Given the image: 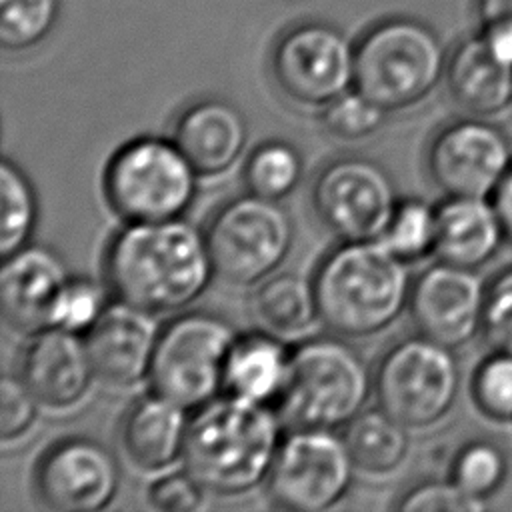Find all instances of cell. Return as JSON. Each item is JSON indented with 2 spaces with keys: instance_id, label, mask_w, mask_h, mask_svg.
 <instances>
[{
  "instance_id": "1",
  "label": "cell",
  "mask_w": 512,
  "mask_h": 512,
  "mask_svg": "<svg viewBox=\"0 0 512 512\" xmlns=\"http://www.w3.org/2000/svg\"><path fill=\"white\" fill-rule=\"evenodd\" d=\"M212 274L206 234L180 218L128 222L106 254V278L114 296L152 314L192 304L208 288Z\"/></svg>"
},
{
  "instance_id": "2",
  "label": "cell",
  "mask_w": 512,
  "mask_h": 512,
  "mask_svg": "<svg viewBox=\"0 0 512 512\" xmlns=\"http://www.w3.org/2000/svg\"><path fill=\"white\" fill-rule=\"evenodd\" d=\"M280 418L268 404L234 394L212 398L190 418L184 470L208 492L240 494L260 484L280 446Z\"/></svg>"
},
{
  "instance_id": "3",
  "label": "cell",
  "mask_w": 512,
  "mask_h": 512,
  "mask_svg": "<svg viewBox=\"0 0 512 512\" xmlns=\"http://www.w3.org/2000/svg\"><path fill=\"white\" fill-rule=\"evenodd\" d=\"M408 282L406 262L382 240L342 242L314 278L320 320L342 336L374 334L406 306Z\"/></svg>"
},
{
  "instance_id": "4",
  "label": "cell",
  "mask_w": 512,
  "mask_h": 512,
  "mask_svg": "<svg viewBox=\"0 0 512 512\" xmlns=\"http://www.w3.org/2000/svg\"><path fill=\"white\" fill-rule=\"evenodd\" d=\"M370 394L360 354L338 338H312L292 352L288 378L274 410L284 426L334 430L348 424Z\"/></svg>"
},
{
  "instance_id": "5",
  "label": "cell",
  "mask_w": 512,
  "mask_h": 512,
  "mask_svg": "<svg viewBox=\"0 0 512 512\" xmlns=\"http://www.w3.org/2000/svg\"><path fill=\"white\" fill-rule=\"evenodd\" d=\"M440 36L414 18H388L356 44L354 90L386 112L428 96L446 72Z\"/></svg>"
},
{
  "instance_id": "6",
  "label": "cell",
  "mask_w": 512,
  "mask_h": 512,
  "mask_svg": "<svg viewBox=\"0 0 512 512\" xmlns=\"http://www.w3.org/2000/svg\"><path fill=\"white\" fill-rule=\"evenodd\" d=\"M196 174L176 142L146 136L114 154L104 174V192L126 222H164L188 208Z\"/></svg>"
},
{
  "instance_id": "7",
  "label": "cell",
  "mask_w": 512,
  "mask_h": 512,
  "mask_svg": "<svg viewBox=\"0 0 512 512\" xmlns=\"http://www.w3.org/2000/svg\"><path fill=\"white\" fill-rule=\"evenodd\" d=\"M236 334L208 312H188L162 328L152 366V390L184 408H200L224 388L226 360Z\"/></svg>"
},
{
  "instance_id": "8",
  "label": "cell",
  "mask_w": 512,
  "mask_h": 512,
  "mask_svg": "<svg viewBox=\"0 0 512 512\" xmlns=\"http://www.w3.org/2000/svg\"><path fill=\"white\" fill-rule=\"evenodd\" d=\"M460 370L452 348L422 334L394 344L378 364L380 408L408 428H428L454 406Z\"/></svg>"
},
{
  "instance_id": "9",
  "label": "cell",
  "mask_w": 512,
  "mask_h": 512,
  "mask_svg": "<svg viewBox=\"0 0 512 512\" xmlns=\"http://www.w3.org/2000/svg\"><path fill=\"white\" fill-rule=\"evenodd\" d=\"M292 220L278 200L244 194L210 220L206 240L214 272L232 284H254L272 274L292 246Z\"/></svg>"
},
{
  "instance_id": "10",
  "label": "cell",
  "mask_w": 512,
  "mask_h": 512,
  "mask_svg": "<svg viewBox=\"0 0 512 512\" xmlns=\"http://www.w3.org/2000/svg\"><path fill=\"white\" fill-rule=\"evenodd\" d=\"M354 464L346 440L332 430L298 428L280 442L268 488L282 508L320 512L346 494Z\"/></svg>"
},
{
  "instance_id": "11",
  "label": "cell",
  "mask_w": 512,
  "mask_h": 512,
  "mask_svg": "<svg viewBox=\"0 0 512 512\" xmlns=\"http://www.w3.org/2000/svg\"><path fill=\"white\" fill-rule=\"evenodd\" d=\"M312 202L324 226L344 242L380 240L398 206L390 174L362 156L336 158L324 166Z\"/></svg>"
},
{
  "instance_id": "12",
  "label": "cell",
  "mask_w": 512,
  "mask_h": 512,
  "mask_svg": "<svg viewBox=\"0 0 512 512\" xmlns=\"http://www.w3.org/2000/svg\"><path fill=\"white\" fill-rule=\"evenodd\" d=\"M356 46L334 26L302 22L274 44L270 68L278 88L308 106H326L354 86Z\"/></svg>"
},
{
  "instance_id": "13",
  "label": "cell",
  "mask_w": 512,
  "mask_h": 512,
  "mask_svg": "<svg viewBox=\"0 0 512 512\" xmlns=\"http://www.w3.org/2000/svg\"><path fill=\"white\" fill-rule=\"evenodd\" d=\"M426 164L446 196L492 198L512 166V144L496 124L480 116L462 118L434 134Z\"/></svg>"
},
{
  "instance_id": "14",
  "label": "cell",
  "mask_w": 512,
  "mask_h": 512,
  "mask_svg": "<svg viewBox=\"0 0 512 512\" xmlns=\"http://www.w3.org/2000/svg\"><path fill=\"white\" fill-rule=\"evenodd\" d=\"M486 284L474 268L438 262L410 290V312L418 334L448 348L468 344L482 330Z\"/></svg>"
},
{
  "instance_id": "15",
  "label": "cell",
  "mask_w": 512,
  "mask_h": 512,
  "mask_svg": "<svg viewBox=\"0 0 512 512\" xmlns=\"http://www.w3.org/2000/svg\"><path fill=\"white\" fill-rule=\"evenodd\" d=\"M34 480L46 506L62 512H96L114 498L120 470L102 444L68 438L40 458Z\"/></svg>"
},
{
  "instance_id": "16",
  "label": "cell",
  "mask_w": 512,
  "mask_h": 512,
  "mask_svg": "<svg viewBox=\"0 0 512 512\" xmlns=\"http://www.w3.org/2000/svg\"><path fill=\"white\" fill-rule=\"evenodd\" d=\"M160 328L152 312L118 300L88 330L94 372L114 386H130L150 374Z\"/></svg>"
},
{
  "instance_id": "17",
  "label": "cell",
  "mask_w": 512,
  "mask_h": 512,
  "mask_svg": "<svg viewBox=\"0 0 512 512\" xmlns=\"http://www.w3.org/2000/svg\"><path fill=\"white\" fill-rule=\"evenodd\" d=\"M68 280L66 264L46 246L26 244L6 256L0 274V304L6 322L26 332L52 326Z\"/></svg>"
},
{
  "instance_id": "18",
  "label": "cell",
  "mask_w": 512,
  "mask_h": 512,
  "mask_svg": "<svg viewBox=\"0 0 512 512\" xmlns=\"http://www.w3.org/2000/svg\"><path fill=\"white\" fill-rule=\"evenodd\" d=\"M20 376L38 402L64 408L86 394L96 372L86 340L78 332L48 326L38 330L24 348Z\"/></svg>"
},
{
  "instance_id": "19",
  "label": "cell",
  "mask_w": 512,
  "mask_h": 512,
  "mask_svg": "<svg viewBox=\"0 0 512 512\" xmlns=\"http://www.w3.org/2000/svg\"><path fill=\"white\" fill-rule=\"evenodd\" d=\"M504 240V226L492 200L448 196L436 206L438 260L478 270L496 256Z\"/></svg>"
},
{
  "instance_id": "20",
  "label": "cell",
  "mask_w": 512,
  "mask_h": 512,
  "mask_svg": "<svg viewBox=\"0 0 512 512\" xmlns=\"http://www.w3.org/2000/svg\"><path fill=\"white\" fill-rule=\"evenodd\" d=\"M444 76L454 102L472 116L488 118L512 106V66L496 56L480 30L452 48Z\"/></svg>"
},
{
  "instance_id": "21",
  "label": "cell",
  "mask_w": 512,
  "mask_h": 512,
  "mask_svg": "<svg viewBox=\"0 0 512 512\" xmlns=\"http://www.w3.org/2000/svg\"><path fill=\"white\" fill-rule=\"evenodd\" d=\"M248 138L242 112L208 98L188 106L176 122L174 142L200 174H218L234 164Z\"/></svg>"
},
{
  "instance_id": "22",
  "label": "cell",
  "mask_w": 512,
  "mask_h": 512,
  "mask_svg": "<svg viewBox=\"0 0 512 512\" xmlns=\"http://www.w3.org/2000/svg\"><path fill=\"white\" fill-rule=\"evenodd\" d=\"M186 410L158 392L138 398L122 422V444L132 462L158 470L182 456L190 424Z\"/></svg>"
},
{
  "instance_id": "23",
  "label": "cell",
  "mask_w": 512,
  "mask_h": 512,
  "mask_svg": "<svg viewBox=\"0 0 512 512\" xmlns=\"http://www.w3.org/2000/svg\"><path fill=\"white\" fill-rule=\"evenodd\" d=\"M292 352L264 332L236 336L226 360L224 388L228 394L274 406L284 390Z\"/></svg>"
},
{
  "instance_id": "24",
  "label": "cell",
  "mask_w": 512,
  "mask_h": 512,
  "mask_svg": "<svg viewBox=\"0 0 512 512\" xmlns=\"http://www.w3.org/2000/svg\"><path fill=\"white\" fill-rule=\"evenodd\" d=\"M258 318L276 334H300L308 330L318 314L314 282L294 272L268 278L254 296Z\"/></svg>"
},
{
  "instance_id": "25",
  "label": "cell",
  "mask_w": 512,
  "mask_h": 512,
  "mask_svg": "<svg viewBox=\"0 0 512 512\" xmlns=\"http://www.w3.org/2000/svg\"><path fill=\"white\" fill-rule=\"evenodd\" d=\"M344 440L354 462L370 472L394 470L408 452V426L384 408L358 412L348 424Z\"/></svg>"
},
{
  "instance_id": "26",
  "label": "cell",
  "mask_w": 512,
  "mask_h": 512,
  "mask_svg": "<svg viewBox=\"0 0 512 512\" xmlns=\"http://www.w3.org/2000/svg\"><path fill=\"white\" fill-rule=\"evenodd\" d=\"M0 254L2 258L26 246L36 222V196L24 172L8 158L0 164Z\"/></svg>"
},
{
  "instance_id": "27",
  "label": "cell",
  "mask_w": 512,
  "mask_h": 512,
  "mask_svg": "<svg viewBox=\"0 0 512 512\" xmlns=\"http://www.w3.org/2000/svg\"><path fill=\"white\" fill-rule=\"evenodd\" d=\"M302 176V160L286 142H264L248 158L244 166V182L248 192L280 200L294 190Z\"/></svg>"
},
{
  "instance_id": "28",
  "label": "cell",
  "mask_w": 512,
  "mask_h": 512,
  "mask_svg": "<svg viewBox=\"0 0 512 512\" xmlns=\"http://www.w3.org/2000/svg\"><path fill=\"white\" fill-rule=\"evenodd\" d=\"M508 476V460L502 448L488 440L464 444L452 460L450 478L470 496L488 500L496 494Z\"/></svg>"
},
{
  "instance_id": "29",
  "label": "cell",
  "mask_w": 512,
  "mask_h": 512,
  "mask_svg": "<svg viewBox=\"0 0 512 512\" xmlns=\"http://www.w3.org/2000/svg\"><path fill=\"white\" fill-rule=\"evenodd\" d=\"M380 240L404 262L428 256L436 242V208L420 198L398 202Z\"/></svg>"
},
{
  "instance_id": "30",
  "label": "cell",
  "mask_w": 512,
  "mask_h": 512,
  "mask_svg": "<svg viewBox=\"0 0 512 512\" xmlns=\"http://www.w3.org/2000/svg\"><path fill=\"white\" fill-rule=\"evenodd\" d=\"M60 0H0V44L8 52L30 50L54 28Z\"/></svg>"
},
{
  "instance_id": "31",
  "label": "cell",
  "mask_w": 512,
  "mask_h": 512,
  "mask_svg": "<svg viewBox=\"0 0 512 512\" xmlns=\"http://www.w3.org/2000/svg\"><path fill=\"white\" fill-rule=\"evenodd\" d=\"M470 392L486 418L512 422V354L492 350L474 370Z\"/></svg>"
},
{
  "instance_id": "32",
  "label": "cell",
  "mask_w": 512,
  "mask_h": 512,
  "mask_svg": "<svg viewBox=\"0 0 512 512\" xmlns=\"http://www.w3.org/2000/svg\"><path fill=\"white\" fill-rule=\"evenodd\" d=\"M386 110L368 100L358 90H348L326 104L322 122L326 130L338 138H364L380 128Z\"/></svg>"
},
{
  "instance_id": "33",
  "label": "cell",
  "mask_w": 512,
  "mask_h": 512,
  "mask_svg": "<svg viewBox=\"0 0 512 512\" xmlns=\"http://www.w3.org/2000/svg\"><path fill=\"white\" fill-rule=\"evenodd\" d=\"M480 334L490 350L512 354V266L486 286Z\"/></svg>"
},
{
  "instance_id": "34",
  "label": "cell",
  "mask_w": 512,
  "mask_h": 512,
  "mask_svg": "<svg viewBox=\"0 0 512 512\" xmlns=\"http://www.w3.org/2000/svg\"><path fill=\"white\" fill-rule=\"evenodd\" d=\"M104 308V290L96 282L88 278H70L54 310L52 326L72 332L90 330Z\"/></svg>"
},
{
  "instance_id": "35",
  "label": "cell",
  "mask_w": 512,
  "mask_h": 512,
  "mask_svg": "<svg viewBox=\"0 0 512 512\" xmlns=\"http://www.w3.org/2000/svg\"><path fill=\"white\" fill-rule=\"evenodd\" d=\"M398 508L404 512H480L486 502L470 496L450 478L412 486L402 494Z\"/></svg>"
},
{
  "instance_id": "36",
  "label": "cell",
  "mask_w": 512,
  "mask_h": 512,
  "mask_svg": "<svg viewBox=\"0 0 512 512\" xmlns=\"http://www.w3.org/2000/svg\"><path fill=\"white\" fill-rule=\"evenodd\" d=\"M36 394L22 376L4 374L0 382V436L12 440L24 434L36 416Z\"/></svg>"
},
{
  "instance_id": "37",
  "label": "cell",
  "mask_w": 512,
  "mask_h": 512,
  "mask_svg": "<svg viewBox=\"0 0 512 512\" xmlns=\"http://www.w3.org/2000/svg\"><path fill=\"white\" fill-rule=\"evenodd\" d=\"M204 488L188 474H170L150 488V502L164 512H190L202 504Z\"/></svg>"
},
{
  "instance_id": "38",
  "label": "cell",
  "mask_w": 512,
  "mask_h": 512,
  "mask_svg": "<svg viewBox=\"0 0 512 512\" xmlns=\"http://www.w3.org/2000/svg\"><path fill=\"white\" fill-rule=\"evenodd\" d=\"M476 18L480 28H512V0H476Z\"/></svg>"
},
{
  "instance_id": "39",
  "label": "cell",
  "mask_w": 512,
  "mask_h": 512,
  "mask_svg": "<svg viewBox=\"0 0 512 512\" xmlns=\"http://www.w3.org/2000/svg\"><path fill=\"white\" fill-rule=\"evenodd\" d=\"M492 202H494V206L498 210V216L502 220L506 240L512 242V166L506 172V176L502 178V182L498 184V188L494 190Z\"/></svg>"
}]
</instances>
